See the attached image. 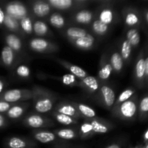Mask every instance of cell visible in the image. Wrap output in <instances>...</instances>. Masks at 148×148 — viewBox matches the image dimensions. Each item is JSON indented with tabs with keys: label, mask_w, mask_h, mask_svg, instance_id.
<instances>
[{
	"label": "cell",
	"mask_w": 148,
	"mask_h": 148,
	"mask_svg": "<svg viewBox=\"0 0 148 148\" xmlns=\"http://www.w3.org/2000/svg\"><path fill=\"white\" fill-rule=\"evenodd\" d=\"M7 145L10 148H25L29 146L35 145L36 143L28 139L20 137H13L9 139Z\"/></svg>",
	"instance_id": "f546056e"
},
{
	"label": "cell",
	"mask_w": 148,
	"mask_h": 148,
	"mask_svg": "<svg viewBox=\"0 0 148 148\" xmlns=\"http://www.w3.org/2000/svg\"><path fill=\"white\" fill-rule=\"evenodd\" d=\"M92 127L94 135L95 134H103L109 132L110 131L114 128V124L111 121H108L104 119L99 118L97 116L96 118L88 119Z\"/></svg>",
	"instance_id": "5bb4252c"
},
{
	"label": "cell",
	"mask_w": 148,
	"mask_h": 148,
	"mask_svg": "<svg viewBox=\"0 0 148 148\" xmlns=\"http://www.w3.org/2000/svg\"><path fill=\"white\" fill-rule=\"evenodd\" d=\"M109 61L112 66L113 72H115L116 74H120L122 72L124 69V62L117 49H114L111 51V55L109 56Z\"/></svg>",
	"instance_id": "603a6c76"
},
{
	"label": "cell",
	"mask_w": 148,
	"mask_h": 148,
	"mask_svg": "<svg viewBox=\"0 0 148 148\" xmlns=\"http://www.w3.org/2000/svg\"><path fill=\"white\" fill-rule=\"evenodd\" d=\"M132 49H133L132 47V46L125 38H121L120 40L119 52L120 55L122 57L124 64H128L130 63V59H131Z\"/></svg>",
	"instance_id": "484cf974"
},
{
	"label": "cell",
	"mask_w": 148,
	"mask_h": 148,
	"mask_svg": "<svg viewBox=\"0 0 148 148\" xmlns=\"http://www.w3.org/2000/svg\"><path fill=\"white\" fill-rule=\"evenodd\" d=\"M51 58V59H53L54 62H57L58 64H59L62 65V66H64L65 69H66L69 72H70V73L72 74V75H73L74 76H75L77 78H78V79H82V78H85V77L89 75L88 72H87L85 69L79 67V66H77V65L72 64L70 62H66V61L63 60V59H59V58Z\"/></svg>",
	"instance_id": "ac0fdd59"
},
{
	"label": "cell",
	"mask_w": 148,
	"mask_h": 148,
	"mask_svg": "<svg viewBox=\"0 0 148 148\" xmlns=\"http://www.w3.org/2000/svg\"><path fill=\"white\" fill-rule=\"evenodd\" d=\"M53 111L59 113V114H64V115L70 116L72 118L78 120L82 118L80 114L77 110L76 107L74 106L72 102L68 101H62L59 103L53 108Z\"/></svg>",
	"instance_id": "e0dca14e"
},
{
	"label": "cell",
	"mask_w": 148,
	"mask_h": 148,
	"mask_svg": "<svg viewBox=\"0 0 148 148\" xmlns=\"http://www.w3.org/2000/svg\"><path fill=\"white\" fill-rule=\"evenodd\" d=\"M23 124L28 128L43 129L53 127L54 122L48 117L38 113H30L27 114L23 121Z\"/></svg>",
	"instance_id": "277c9868"
},
{
	"label": "cell",
	"mask_w": 148,
	"mask_h": 148,
	"mask_svg": "<svg viewBox=\"0 0 148 148\" xmlns=\"http://www.w3.org/2000/svg\"><path fill=\"white\" fill-rule=\"evenodd\" d=\"M88 32L85 29L77 27H69L63 31V36L69 39H75L84 37L88 34Z\"/></svg>",
	"instance_id": "4dcf8cb0"
},
{
	"label": "cell",
	"mask_w": 148,
	"mask_h": 148,
	"mask_svg": "<svg viewBox=\"0 0 148 148\" xmlns=\"http://www.w3.org/2000/svg\"><path fill=\"white\" fill-rule=\"evenodd\" d=\"M125 38L128 40L132 49L138 47L140 43V34L138 29L135 27L129 28L126 33Z\"/></svg>",
	"instance_id": "d6a6232c"
},
{
	"label": "cell",
	"mask_w": 148,
	"mask_h": 148,
	"mask_svg": "<svg viewBox=\"0 0 148 148\" xmlns=\"http://www.w3.org/2000/svg\"><path fill=\"white\" fill-rule=\"evenodd\" d=\"M145 53L143 49L137 55L134 69V82L136 85L140 88L145 87Z\"/></svg>",
	"instance_id": "30bf717a"
},
{
	"label": "cell",
	"mask_w": 148,
	"mask_h": 148,
	"mask_svg": "<svg viewBox=\"0 0 148 148\" xmlns=\"http://www.w3.org/2000/svg\"><path fill=\"white\" fill-rule=\"evenodd\" d=\"M7 123V121L5 117L3 115H1V114H0V128H2V127H5Z\"/></svg>",
	"instance_id": "ee69618b"
},
{
	"label": "cell",
	"mask_w": 148,
	"mask_h": 148,
	"mask_svg": "<svg viewBox=\"0 0 148 148\" xmlns=\"http://www.w3.org/2000/svg\"><path fill=\"white\" fill-rule=\"evenodd\" d=\"M16 74L22 79H27L30 76V68L26 65H20L16 69Z\"/></svg>",
	"instance_id": "60d3db41"
},
{
	"label": "cell",
	"mask_w": 148,
	"mask_h": 148,
	"mask_svg": "<svg viewBox=\"0 0 148 148\" xmlns=\"http://www.w3.org/2000/svg\"><path fill=\"white\" fill-rule=\"evenodd\" d=\"M138 96L134 95L130 99L111 110L112 116L123 121H132L138 113Z\"/></svg>",
	"instance_id": "7a4b0ae2"
},
{
	"label": "cell",
	"mask_w": 148,
	"mask_h": 148,
	"mask_svg": "<svg viewBox=\"0 0 148 148\" xmlns=\"http://www.w3.org/2000/svg\"><path fill=\"white\" fill-rule=\"evenodd\" d=\"M47 2L55 10L69 11L86 7L92 1L89 0H47Z\"/></svg>",
	"instance_id": "ba28073f"
},
{
	"label": "cell",
	"mask_w": 148,
	"mask_h": 148,
	"mask_svg": "<svg viewBox=\"0 0 148 148\" xmlns=\"http://www.w3.org/2000/svg\"><path fill=\"white\" fill-rule=\"evenodd\" d=\"M5 42L7 46L10 47L14 52L17 54L23 55L24 51H23V44L22 42L21 38L17 35L14 33H10L5 36Z\"/></svg>",
	"instance_id": "ffe728a7"
},
{
	"label": "cell",
	"mask_w": 148,
	"mask_h": 148,
	"mask_svg": "<svg viewBox=\"0 0 148 148\" xmlns=\"http://www.w3.org/2000/svg\"><path fill=\"white\" fill-rule=\"evenodd\" d=\"M4 12L20 21L30 14L27 6L21 1H10L6 5Z\"/></svg>",
	"instance_id": "9c48e42d"
},
{
	"label": "cell",
	"mask_w": 148,
	"mask_h": 148,
	"mask_svg": "<svg viewBox=\"0 0 148 148\" xmlns=\"http://www.w3.org/2000/svg\"><path fill=\"white\" fill-rule=\"evenodd\" d=\"M29 48L38 53H51L58 51L59 46L54 42L42 38H35L29 41Z\"/></svg>",
	"instance_id": "8992f818"
},
{
	"label": "cell",
	"mask_w": 148,
	"mask_h": 148,
	"mask_svg": "<svg viewBox=\"0 0 148 148\" xmlns=\"http://www.w3.org/2000/svg\"><path fill=\"white\" fill-rule=\"evenodd\" d=\"M134 148H145V147H134Z\"/></svg>",
	"instance_id": "816d5d0a"
},
{
	"label": "cell",
	"mask_w": 148,
	"mask_h": 148,
	"mask_svg": "<svg viewBox=\"0 0 148 148\" xmlns=\"http://www.w3.org/2000/svg\"><path fill=\"white\" fill-rule=\"evenodd\" d=\"M48 23L56 29H62L66 25L65 18L58 12H53L48 17Z\"/></svg>",
	"instance_id": "836d02e7"
},
{
	"label": "cell",
	"mask_w": 148,
	"mask_h": 148,
	"mask_svg": "<svg viewBox=\"0 0 148 148\" xmlns=\"http://www.w3.org/2000/svg\"><path fill=\"white\" fill-rule=\"evenodd\" d=\"M143 14H144L145 20V21L147 22V23L148 24V9L144 10V12H143Z\"/></svg>",
	"instance_id": "c3c4849f"
},
{
	"label": "cell",
	"mask_w": 148,
	"mask_h": 148,
	"mask_svg": "<svg viewBox=\"0 0 148 148\" xmlns=\"http://www.w3.org/2000/svg\"><path fill=\"white\" fill-rule=\"evenodd\" d=\"M31 134L35 140L44 144L52 143L57 139V137L53 132L46 130H34L32 132Z\"/></svg>",
	"instance_id": "7402d4cb"
},
{
	"label": "cell",
	"mask_w": 148,
	"mask_h": 148,
	"mask_svg": "<svg viewBox=\"0 0 148 148\" xmlns=\"http://www.w3.org/2000/svg\"><path fill=\"white\" fill-rule=\"evenodd\" d=\"M135 95V90H134L133 88H127V89L124 90V91L121 92V93L118 96V98L116 99L115 103H114V105L113 107H116L117 106L120 105L122 103L125 102V101H128L129 99L133 97Z\"/></svg>",
	"instance_id": "ab89813d"
},
{
	"label": "cell",
	"mask_w": 148,
	"mask_h": 148,
	"mask_svg": "<svg viewBox=\"0 0 148 148\" xmlns=\"http://www.w3.org/2000/svg\"><path fill=\"white\" fill-rule=\"evenodd\" d=\"M30 4H31L30 11L35 17H40V18L46 17L51 13L53 10L47 1L38 0V1H32Z\"/></svg>",
	"instance_id": "9a60e30c"
},
{
	"label": "cell",
	"mask_w": 148,
	"mask_h": 148,
	"mask_svg": "<svg viewBox=\"0 0 148 148\" xmlns=\"http://www.w3.org/2000/svg\"><path fill=\"white\" fill-rule=\"evenodd\" d=\"M6 27L10 31L15 33L18 34L19 37H24L25 34L22 31L21 28L20 27V24H19V21L16 19L13 18L11 16L8 15L5 13V16H4V23Z\"/></svg>",
	"instance_id": "f1b7e54d"
},
{
	"label": "cell",
	"mask_w": 148,
	"mask_h": 148,
	"mask_svg": "<svg viewBox=\"0 0 148 148\" xmlns=\"http://www.w3.org/2000/svg\"><path fill=\"white\" fill-rule=\"evenodd\" d=\"M52 116H53L54 119L58 123L63 124V125H77V124H79L78 120L72 118L70 116H68L64 115V114H59V113L56 112V111H53L52 112Z\"/></svg>",
	"instance_id": "8d00e7d4"
},
{
	"label": "cell",
	"mask_w": 148,
	"mask_h": 148,
	"mask_svg": "<svg viewBox=\"0 0 148 148\" xmlns=\"http://www.w3.org/2000/svg\"><path fill=\"white\" fill-rule=\"evenodd\" d=\"M20 27L25 35H32L33 33V17L32 14L26 16L19 21Z\"/></svg>",
	"instance_id": "e575fe53"
},
{
	"label": "cell",
	"mask_w": 148,
	"mask_h": 148,
	"mask_svg": "<svg viewBox=\"0 0 148 148\" xmlns=\"http://www.w3.org/2000/svg\"><path fill=\"white\" fill-rule=\"evenodd\" d=\"M145 148H148V143H147V145H146V146H145Z\"/></svg>",
	"instance_id": "f907efd6"
},
{
	"label": "cell",
	"mask_w": 148,
	"mask_h": 148,
	"mask_svg": "<svg viewBox=\"0 0 148 148\" xmlns=\"http://www.w3.org/2000/svg\"><path fill=\"white\" fill-rule=\"evenodd\" d=\"M138 116L141 121L148 118V95H145L138 103Z\"/></svg>",
	"instance_id": "f35d334b"
},
{
	"label": "cell",
	"mask_w": 148,
	"mask_h": 148,
	"mask_svg": "<svg viewBox=\"0 0 148 148\" xmlns=\"http://www.w3.org/2000/svg\"><path fill=\"white\" fill-rule=\"evenodd\" d=\"M90 30L93 34L99 37H104L109 33L111 27L104 24L98 19H94L90 26Z\"/></svg>",
	"instance_id": "cb8c5ba5"
},
{
	"label": "cell",
	"mask_w": 148,
	"mask_h": 148,
	"mask_svg": "<svg viewBox=\"0 0 148 148\" xmlns=\"http://www.w3.org/2000/svg\"><path fill=\"white\" fill-rule=\"evenodd\" d=\"M145 86L148 88V52L145 58Z\"/></svg>",
	"instance_id": "7bdbcfd3"
},
{
	"label": "cell",
	"mask_w": 148,
	"mask_h": 148,
	"mask_svg": "<svg viewBox=\"0 0 148 148\" xmlns=\"http://www.w3.org/2000/svg\"><path fill=\"white\" fill-rule=\"evenodd\" d=\"M95 14L89 10H81L75 12L72 17V20L77 24L88 25L93 21Z\"/></svg>",
	"instance_id": "d6986e66"
},
{
	"label": "cell",
	"mask_w": 148,
	"mask_h": 148,
	"mask_svg": "<svg viewBox=\"0 0 148 148\" xmlns=\"http://www.w3.org/2000/svg\"><path fill=\"white\" fill-rule=\"evenodd\" d=\"M30 104V103L27 102L16 103L6 112L7 117L11 119H17L21 118L29 108Z\"/></svg>",
	"instance_id": "44dd1931"
},
{
	"label": "cell",
	"mask_w": 148,
	"mask_h": 148,
	"mask_svg": "<svg viewBox=\"0 0 148 148\" xmlns=\"http://www.w3.org/2000/svg\"><path fill=\"white\" fill-rule=\"evenodd\" d=\"M122 17L125 25L130 28H137L142 24L140 13L132 7H124L122 10Z\"/></svg>",
	"instance_id": "7c38bea8"
},
{
	"label": "cell",
	"mask_w": 148,
	"mask_h": 148,
	"mask_svg": "<svg viewBox=\"0 0 148 148\" xmlns=\"http://www.w3.org/2000/svg\"><path fill=\"white\" fill-rule=\"evenodd\" d=\"M33 98L31 90L12 89L3 92L0 96V101L10 103H16L23 101H28Z\"/></svg>",
	"instance_id": "52a82bcc"
},
{
	"label": "cell",
	"mask_w": 148,
	"mask_h": 148,
	"mask_svg": "<svg viewBox=\"0 0 148 148\" xmlns=\"http://www.w3.org/2000/svg\"><path fill=\"white\" fill-rule=\"evenodd\" d=\"M4 16H5V12L0 8V25H2L4 23Z\"/></svg>",
	"instance_id": "f6af8a7d"
},
{
	"label": "cell",
	"mask_w": 148,
	"mask_h": 148,
	"mask_svg": "<svg viewBox=\"0 0 148 148\" xmlns=\"http://www.w3.org/2000/svg\"><path fill=\"white\" fill-rule=\"evenodd\" d=\"M53 79L60 81L64 85L69 87H79V79L74 76L72 74H66L62 77H52L49 76Z\"/></svg>",
	"instance_id": "d590c367"
},
{
	"label": "cell",
	"mask_w": 148,
	"mask_h": 148,
	"mask_svg": "<svg viewBox=\"0 0 148 148\" xmlns=\"http://www.w3.org/2000/svg\"><path fill=\"white\" fill-rule=\"evenodd\" d=\"M33 100L34 108L38 114H46L53 109L57 97L46 88L39 85L32 87Z\"/></svg>",
	"instance_id": "6da1fadb"
},
{
	"label": "cell",
	"mask_w": 148,
	"mask_h": 148,
	"mask_svg": "<svg viewBox=\"0 0 148 148\" xmlns=\"http://www.w3.org/2000/svg\"><path fill=\"white\" fill-rule=\"evenodd\" d=\"M106 148H121V145L119 143H113V144L107 146Z\"/></svg>",
	"instance_id": "bcb514c9"
},
{
	"label": "cell",
	"mask_w": 148,
	"mask_h": 148,
	"mask_svg": "<svg viewBox=\"0 0 148 148\" xmlns=\"http://www.w3.org/2000/svg\"><path fill=\"white\" fill-rule=\"evenodd\" d=\"M14 104V103H10L5 101H0V113L7 112Z\"/></svg>",
	"instance_id": "b9f144b4"
},
{
	"label": "cell",
	"mask_w": 148,
	"mask_h": 148,
	"mask_svg": "<svg viewBox=\"0 0 148 148\" xmlns=\"http://www.w3.org/2000/svg\"><path fill=\"white\" fill-rule=\"evenodd\" d=\"M68 41L72 43L75 48L82 51H89L95 46L96 40L92 35L88 33L84 37L75 39H69Z\"/></svg>",
	"instance_id": "2e32d148"
},
{
	"label": "cell",
	"mask_w": 148,
	"mask_h": 148,
	"mask_svg": "<svg viewBox=\"0 0 148 148\" xmlns=\"http://www.w3.org/2000/svg\"><path fill=\"white\" fill-rule=\"evenodd\" d=\"M3 88H4V82L1 80H0V92H2Z\"/></svg>",
	"instance_id": "681fc988"
},
{
	"label": "cell",
	"mask_w": 148,
	"mask_h": 148,
	"mask_svg": "<svg viewBox=\"0 0 148 148\" xmlns=\"http://www.w3.org/2000/svg\"><path fill=\"white\" fill-rule=\"evenodd\" d=\"M113 72L112 66L110 64L109 56L108 53H102L99 62L98 72V79L100 83H106L111 77Z\"/></svg>",
	"instance_id": "8fae6325"
},
{
	"label": "cell",
	"mask_w": 148,
	"mask_h": 148,
	"mask_svg": "<svg viewBox=\"0 0 148 148\" xmlns=\"http://www.w3.org/2000/svg\"><path fill=\"white\" fill-rule=\"evenodd\" d=\"M79 87L90 95L97 97L100 88V82L95 77L88 75L82 79H79Z\"/></svg>",
	"instance_id": "4fadbf2b"
},
{
	"label": "cell",
	"mask_w": 148,
	"mask_h": 148,
	"mask_svg": "<svg viewBox=\"0 0 148 148\" xmlns=\"http://www.w3.org/2000/svg\"><path fill=\"white\" fill-rule=\"evenodd\" d=\"M79 137L82 139H87L94 136L92 127L88 119H85V121L80 124L79 130H78Z\"/></svg>",
	"instance_id": "74e56055"
},
{
	"label": "cell",
	"mask_w": 148,
	"mask_h": 148,
	"mask_svg": "<svg viewBox=\"0 0 148 148\" xmlns=\"http://www.w3.org/2000/svg\"><path fill=\"white\" fill-rule=\"evenodd\" d=\"M33 33L38 37H51L53 36V33L49 29V26L45 22L41 20H36L33 23Z\"/></svg>",
	"instance_id": "4316f807"
},
{
	"label": "cell",
	"mask_w": 148,
	"mask_h": 148,
	"mask_svg": "<svg viewBox=\"0 0 148 148\" xmlns=\"http://www.w3.org/2000/svg\"><path fill=\"white\" fill-rule=\"evenodd\" d=\"M98 2L102 4V5L100 6L97 10V12L95 14V16H96L95 19H98L110 27L116 24L119 21V15L112 6L110 5L114 3V1H104Z\"/></svg>",
	"instance_id": "3957f363"
},
{
	"label": "cell",
	"mask_w": 148,
	"mask_h": 148,
	"mask_svg": "<svg viewBox=\"0 0 148 148\" xmlns=\"http://www.w3.org/2000/svg\"><path fill=\"white\" fill-rule=\"evenodd\" d=\"M53 132L56 134V137L66 140H75L79 136L77 130L72 128L59 129V130H55Z\"/></svg>",
	"instance_id": "1f68e13d"
},
{
	"label": "cell",
	"mask_w": 148,
	"mask_h": 148,
	"mask_svg": "<svg viewBox=\"0 0 148 148\" xmlns=\"http://www.w3.org/2000/svg\"><path fill=\"white\" fill-rule=\"evenodd\" d=\"M143 140L145 143H148V129L145 132L144 134H143Z\"/></svg>",
	"instance_id": "7dc6e473"
},
{
	"label": "cell",
	"mask_w": 148,
	"mask_h": 148,
	"mask_svg": "<svg viewBox=\"0 0 148 148\" xmlns=\"http://www.w3.org/2000/svg\"><path fill=\"white\" fill-rule=\"evenodd\" d=\"M97 99L98 102L108 111L112 109L116 99V92L113 87L108 83H100V88L98 91Z\"/></svg>",
	"instance_id": "5b68a950"
},
{
	"label": "cell",
	"mask_w": 148,
	"mask_h": 148,
	"mask_svg": "<svg viewBox=\"0 0 148 148\" xmlns=\"http://www.w3.org/2000/svg\"><path fill=\"white\" fill-rule=\"evenodd\" d=\"M74 106L76 107L77 110L78 111L79 114H80L82 118L85 119H91L96 118L97 114L95 110L91 108L89 106L85 103L77 102H72Z\"/></svg>",
	"instance_id": "83f0119b"
},
{
	"label": "cell",
	"mask_w": 148,
	"mask_h": 148,
	"mask_svg": "<svg viewBox=\"0 0 148 148\" xmlns=\"http://www.w3.org/2000/svg\"><path fill=\"white\" fill-rule=\"evenodd\" d=\"M17 54L10 47L5 46L1 51V60L6 66L12 67L17 62Z\"/></svg>",
	"instance_id": "d4e9b609"
}]
</instances>
